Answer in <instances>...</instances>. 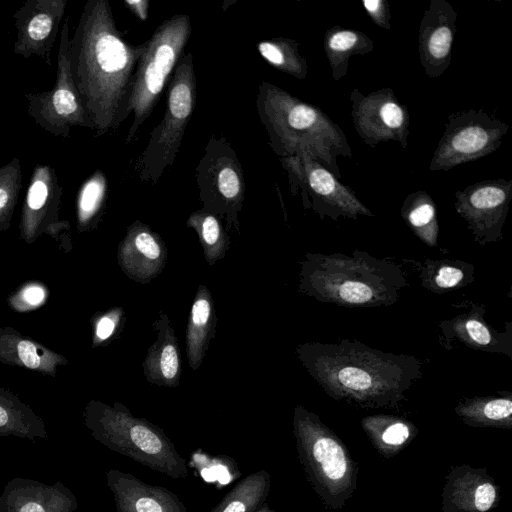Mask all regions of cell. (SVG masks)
I'll use <instances>...</instances> for the list:
<instances>
[{"label":"cell","instance_id":"8fae6325","mask_svg":"<svg viewBox=\"0 0 512 512\" xmlns=\"http://www.w3.org/2000/svg\"><path fill=\"white\" fill-rule=\"evenodd\" d=\"M288 173L292 194L300 193L305 209H312L321 219L356 220L360 216H374L355 192L339 182L334 174L310 155L279 158Z\"/></svg>","mask_w":512,"mask_h":512},{"label":"cell","instance_id":"484cf974","mask_svg":"<svg viewBox=\"0 0 512 512\" xmlns=\"http://www.w3.org/2000/svg\"><path fill=\"white\" fill-rule=\"evenodd\" d=\"M462 398L454 411L464 424L474 428H512V394Z\"/></svg>","mask_w":512,"mask_h":512},{"label":"cell","instance_id":"7402d4cb","mask_svg":"<svg viewBox=\"0 0 512 512\" xmlns=\"http://www.w3.org/2000/svg\"><path fill=\"white\" fill-rule=\"evenodd\" d=\"M116 512H187L180 498L169 489L145 483L118 469L106 472Z\"/></svg>","mask_w":512,"mask_h":512},{"label":"cell","instance_id":"ffe728a7","mask_svg":"<svg viewBox=\"0 0 512 512\" xmlns=\"http://www.w3.org/2000/svg\"><path fill=\"white\" fill-rule=\"evenodd\" d=\"M470 305L466 311L438 324L442 333L439 337L442 345L450 349L452 342L458 341L474 350L506 354L511 358V325L505 332H499L485 321L483 306L474 303Z\"/></svg>","mask_w":512,"mask_h":512},{"label":"cell","instance_id":"52a82bcc","mask_svg":"<svg viewBox=\"0 0 512 512\" xmlns=\"http://www.w3.org/2000/svg\"><path fill=\"white\" fill-rule=\"evenodd\" d=\"M191 32L190 16L176 14L161 22L144 42L125 110L126 119L132 115V123L125 139L126 145L134 140L143 123L153 112L184 54Z\"/></svg>","mask_w":512,"mask_h":512},{"label":"cell","instance_id":"4fadbf2b","mask_svg":"<svg viewBox=\"0 0 512 512\" xmlns=\"http://www.w3.org/2000/svg\"><path fill=\"white\" fill-rule=\"evenodd\" d=\"M351 116L360 138L372 148L380 142L397 141L408 147L409 112L391 88L364 95L358 88L350 93Z\"/></svg>","mask_w":512,"mask_h":512},{"label":"cell","instance_id":"8d00e7d4","mask_svg":"<svg viewBox=\"0 0 512 512\" xmlns=\"http://www.w3.org/2000/svg\"><path fill=\"white\" fill-rule=\"evenodd\" d=\"M362 4L377 26L386 30L391 29V13L386 0H363Z\"/></svg>","mask_w":512,"mask_h":512},{"label":"cell","instance_id":"44dd1931","mask_svg":"<svg viewBox=\"0 0 512 512\" xmlns=\"http://www.w3.org/2000/svg\"><path fill=\"white\" fill-rule=\"evenodd\" d=\"M78 501L61 481L48 485L38 480L15 477L0 495V512H75Z\"/></svg>","mask_w":512,"mask_h":512},{"label":"cell","instance_id":"5b68a950","mask_svg":"<svg viewBox=\"0 0 512 512\" xmlns=\"http://www.w3.org/2000/svg\"><path fill=\"white\" fill-rule=\"evenodd\" d=\"M84 424L92 437L118 454L173 479H186V459L157 425L134 416L122 403L108 405L90 401L84 410Z\"/></svg>","mask_w":512,"mask_h":512},{"label":"cell","instance_id":"e575fe53","mask_svg":"<svg viewBox=\"0 0 512 512\" xmlns=\"http://www.w3.org/2000/svg\"><path fill=\"white\" fill-rule=\"evenodd\" d=\"M21 186V164L20 160L14 157L0 167V230L9 227Z\"/></svg>","mask_w":512,"mask_h":512},{"label":"cell","instance_id":"277c9868","mask_svg":"<svg viewBox=\"0 0 512 512\" xmlns=\"http://www.w3.org/2000/svg\"><path fill=\"white\" fill-rule=\"evenodd\" d=\"M256 108L269 137L268 144L281 157L310 155L341 178L338 157H352L343 130L321 109L263 80Z\"/></svg>","mask_w":512,"mask_h":512},{"label":"cell","instance_id":"7a4b0ae2","mask_svg":"<svg viewBox=\"0 0 512 512\" xmlns=\"http://www.w3.org/2000/svg\"><path fill=\"white\" fill-rule=\"evenodd\" d=\"M296 353L309 375L332 399L365 409H393L422 377V362L358 340L307 342Z\"/></svg>","mask_w":512,"mask_h":512},{"label":"cell","instance_id":"2e32d148","mask_svg":"<svg viewBox=\"0 0 512 512\" xmlns=\"http://www.w3.org/2000/svg\"><path fill=\"white\" fill-rule=\"evenodd\" d=\"M499 501L500 486L485 468L461 464L445 476L442 512H491Z\"/></svg>","mask_w":512,"mask_h":512},{"label":"cell","instance_id":"83f0119b","mask_svg":"<svg viewBox=\"0 0 512 512\" xmlns=\"http://www.w3.org/2000/svg\"><path fill=\"white\" fill-rule=\"evenodd\" d=\"M0 436H15L30 441L47 439L43 420L16 397L0 393Z\"/></svg>","mask_w":512,"mask_h":512},{"label":"cell","instance_id":"30bf717a","mask_svg":"<svg viewBox=\"0 0 512 512\" xmlns=\"http://www.w3.org/2000/svg\"><path fill=\"white\" fill-rule=\"evenodd\" d=\"M69 17L59 34L56 81L51 90L25 93L27 113L44 131L67 139L74 127L94 131V125L76 89L70 67Z\"/></svg>","mask_w":512,"mask_h":512},{"label":"cell","instance_id":"d590c367","mask_svg":"<svg viewBox=\"0 0 512 512\" xmlns=\"http://www.w3.org/2000/svg\"><path fill=\"white\" fill-rule=\"evenodd\" d=\"M125 319V311L122 307H114L101 314L95 322V343L107 342L121 332Z\"/></svg>","mask_w":512,"mask_h":512},{"label":"cell","instance_id":"f35d334b","mask_svg":"<svg viewBox=\"0 0 512 512\" xmlns=\"http://www.w3.org/2000/svg\"><path fill=\"white\" fill-rule=\"evenodd\" d=\"M130 12L141 21H146L149 14V0H125Z\"/></svg>","mask_w":512,"mask_h":512},{"label":"cell","instance_id":"1f68e13d","mask_svg":"<svg viewBox=\"0 0 512 512\" xmlns=\"http://www.w3.org/2000/svg\"><path fill=\"white\" fill-rule=\"evenodd\" d=\"M186 226L196 232L204 258L210 266L225 257L231 240L218 216L198 209L189 215Z\"/></svg>","mask_w":512,"mask_h":512},{"label":"cell","instance_id":"f546056e","mask_svg":"<svg viewBox=\"0 0 512 512\" xmlns=\"http://www.w3.org/2000/svg\"><path fill=\"white\" fill-rule=\"evenodd\" d=\"M419 271L422 286L436 294L462 288L474 280V266L463 260L427 259Z\"/></svg>","mask_w":512,"mask_h":512},{"label":"cell","instance_id":"4316f807","mask_svg":"<svg viewBox=\"0 0 512 512\" xmlns=\"http://www.w3.org/2000/svg\"><path fill=\"white\" fill-rule=\"evenodd\" d=\"M374 49V41L362 31L335 25L324 35V51L333 79L338 81L347 74L349 59Z\"/></svg>","mask_w":512,"mask_h":512},{"label":"cell","instance_id":"9c48e42d","mask_svg":"<svg viewBox=\"0 0 512 512\" xmlns=\"http://www.w3.org/2000/svg\"><path fill=\"white\" fill-rule=\"evenodd\" d=\"M195 180L201 209L224 220L226 230L239 233L245 179L237 153L226 137H210L195 168Z\"/></svg>","mask_w":512,"mask_h":512},{"label":"cell","instance_id":"d6986e66","mask_svg":"<svg viewBox=\"0 0 512 512\" xmlns=\"http://www.w3.org/2000/svg\"><path fill=\"white\" fill-rule=\"evenodd\" d=\"M63 187L56 170L47 164L37 163L30 176L22 208L21 230L25 236L64 226L58 221V210Z\"/></svg>","mask_w":512,"mask_h":512},{"label":"cell","instance_id":"e0dca14e","mask_svg":"<svg viewBox=\"0 0 512 512\" xmlns=\"http://www.w3.org/2000/svg\"><path fill=\"white\" fill-rule=\"evenodd\" d=\"M457 13L446 0H431L419 27V58L430 78L442 75L450 66L456 35Z\"/></svg>","mask_w":512,"mask_h":512},{"label":"cell","instance_id":"836d02e7","mask_svg":"<svg viewBox=\"0 0 512 512\" xmlns=\"http://www.w3.org/2000/svg\"><path fill=\"white\" fill-rule=\"evenodd\" d=\"M260 56L277 70L298 80L307 76V60L299 52V43L290 38L276 37L257 43Z\"/></svg>","mask_w":512,"mask_h":512},{"label":"cell","instance_id":"9a60e30c","mask_svg":"<svg viewBox=\"0 0 512 512\" xmlns=\"http://www.w3.org/2000/svg\"><path fill=\"white\" fill-rule=\"evenodd\" d=\"M68 0H27L13 14L16 28L14 53L25 59L33 55L52 65L51 53Z\"/></svg>","mask_w":512,"mask_h":512},{"label":"cell","instance_id":"6da1fadb","mask_svg":"<svg viewBox=\"0 0 512 512\" xmlns=\"http://www.w3.org/2000/svg\"><path fill=\"white\" fill-rule=\"evenodd\" d=\"M144 49L117 28L108 0H88L70 37V67L76 89L94 125V136L126 120L132 78Z\"/></svg>","mask_w":512,"mask_h":512},{"label":"cell","instance_id":"60d3db41","mask_svg":"<svg viewBox=\"0 0 512 512\" xmlns=\"http://www.w3.org/2000/svg\"><path fill=\"white\" fill-rule=\"evenodd\" d=\"M0 90H1V83H0Z\"/></svg>","mask_w":512,"mask_h":512},{"label":"cell","instance_id":"f1b7e54d","mask_svg":"<svg viewBox=\"0 0 512 512\" xmlns=\"http://www.w3.org/2000/svg\"><path fill=\"white\" fill-rule=\"evenodd\" d=\"M271 475L262 469L250 473L227 492L210 512H255L268 498Z\"/></svg>","mask_w":512,"mask_h":512},{"label":"cell","instance_id":"ac0fdd59","mask_svg":"<svg viewBox=\"0 0 512 512\" xmlns=\"http://www.w3.org/2000/svg\"><path fill=\"white\" fill-rule=\"evenodd\" d=\"M167 247L162 237L140 220L131 223L117 249V260L126 276L148 284L164 269Z\"/></svg>","mask_w":512,"mask_h":512},{"label":"cell","instance_id":"3957f363","mask_svg":"<svg viewBox=\"0 0 512 512\" xmlns=\"http://www.w3.org/2000/svg\"><path fill=\"white\" fill-rule=\"evenodd\" d=\"M300 265L302 294L347 308L391 306L409 285L398 264L361 250L352 255L308 252Z\"/></svg>","mask_w":512,"mask_h":512},{"label":"cell","instance_id":"d6a6232c","mask_svg":"<svg viewBox=\"0 0 512 512\" xmlns=\"http://www.w3.org/2000/svg\"><path fill=\"white\" fill-rule=\"evenodd\" d=\"M107 195V177L101 169H96L78 190L76 210L79 230H91L98 225L106 208Z\"/></svg>","mask_w":512,"mask_h":512},{"label":"cell","instance_id":"8992f818","mask_svg":"<svg viewBox=\"0 0 512 512\" xmlns=\"http://www.w3.org/2000/svg\"><path fill=\"white\" fill-rule=\"evenodd\" d=\"M298 459L325 508L342 509L357 487L358 463L320 417L298 404L292 421Z\"/></svg>","mask_w":512,"mask_h":512},{"label":"cell","instance_id":"74e56055","mask_svg":"<svg viewBox=\"0 0 512 512\" xmlns=\"http://www.w3.org/2000/svg\"><path fill=\"white\" fill-rule=\"evenodd\" d=\"M45 292L42 287L38 285H30L26 287L21 294L22 301L28 306H37L43 302Z\"/></svg>","mask_w":512,"mask_h":512},{"label":"cell","instance_id":"603a6c76","mask_svg":"<svg viewBox=\"0 0 512 512\" xmlns=\"http://www.w3.org/2000/svg\"><path fill=\"white\" fill-rule=\"evenodd\" d=\"M156 339L149 347L142 363L146 380L154 385L176 388L181 378V353L170 319L161 310L152 323Z\"/></svg>","mask_w":512,"mask_h":512},{"label":"cell","instance_id":"d4e9b609","mask_svg":"<svg viewBox=\"0 0 512 512\" xmlns=\"http://www.w3.org/2000/svg\"><path fill=\"white\" fill-rule=\"evenodd\" d=\"M360 424L374 449L385 459L398 455L418 435V428L412 421L396 415H369L362 418Z\"/></svg>","mask_w":512,"mask_h":512},{"label":"cell","instance_id":"ba28073f","mask_svg":"<svg viewBox=\"0 0 512 512\" xmlns=\"http://www.w3.org/2000/svg\"><path fill=\"white\" fill-rule=\"evenodd\" d=\"M197 100L193 55L183 54L170 79L163 117L153 128L133 169L140 181L155 185L175 161Z\"/></svg>","mask_w":512,"mask_h":512},{"label":"cell","instance_id":"4dcf8cb0","mask_svg":"<svg viewBox=\"0 0 512 512\" xmlns=\"http://www.w3.org/2000/svg\"><path fill=\"white\" fill-rule=\"evenodd\" d=\"M400 215L416 237L429 247L438 243L437 207L426 191L410 193L400 209Z\"/></svg>","mask_w":512,"mask_h":512},{"label":"cell","instance_id":"ab89813d","mask_svg":"<svg viewBox=\"0 0 512 512\" xmlns=\"http://www.w3.org/2000/svg\"><path fill=\"white\" fill-rule=\"evenodd\" d=\"M255 512H277L274 509H272L266 502L258 508Z\"/></svg>","mask_w":512,"mask_h":512},{"label":"cell","instance_id":"7c38bea8","mask_svg":"<svg viewBox=\"0 0 512 512\" xmlns=\"http://www.w3.org/2000/svg\"><path fill=\"white\" fill-rule=\"evenodd\" d=\"M509 128L508 124L482 109L451 113L429 170L448 171L492 154L501 146Z\"/></svg>","mask_w":512,"mask_h":512},{"label":"cell","instance_id":"cb8c5ba5","mask_svg":"<svg viewBox=\"0 0 512 512\" xmlns=\"http://www.w3.org/2000/svg\"><path fill=\"white\" fill-rule=\"evenodd\" d=\"M217 315L211 292L199 284L190 309L186 329V355L192 370L202 364L216 333Z\"/></svg>","mask_w":512,"mask_h":512},{"label":"cell","instance_id":"5bb4252c","mask_svg":"<svg viewBox=\"0 0 512 512\" xmlns=\"http://www.w3.org/2000/svg\"><path fill=\"white\" fill-rule=\"evenodd\" d=\"M512 180H484L455 192V210L466 222L474 241L484 246L503 238Z\"/></svg>","mask_w":512,"mask_h":512}]
</instances>
